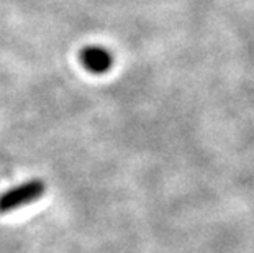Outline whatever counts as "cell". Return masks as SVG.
<instances>
[{"label": "cell", "instance_id": "1", "mask_svg": "<svg viewBox=\"0 0 254 253\" xmlns=\"http://www.w3.org/2000/svg\"><path fill=\"white\" fill-rule=\"evenodd\" d=\"M46 191L45 182L41 179H31L26 182L12 187V189L5 191L0 196V214L12 212L15 209H20L28 204H33L40 199Z\"/></svg>", "mask_w": 254, "mask_h": 253}, {"label": "cell", "instance_id": "2", "mask_svg": "<svg viewBox=\"0 0 254 253\" xmlns=\"http://www.w3.org/2000/svg\"><path fill=\"white\" fill-rule=\"evenodd\" d=\"M82 66L92 74H105L113 66V55L102 46H85L79 53Z\"/></svg>", "mask_w": 254, "mask_h": 253}]
</instances>
